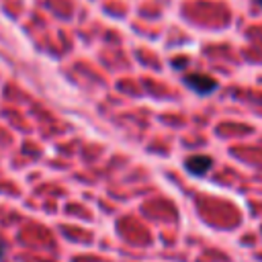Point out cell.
I'll return each mask as SVG.
<instances>
[{"instance_id": "cell-1", "label": "cell", "mask_w": 262, "mask_h": 262, "mask_svg": "<svg viewBox=\"0 0 262 262\" xmlns=\"http://www.w3.org/2000/svg\"><path fill=\"white\" fill-rule=\"evenodd\" d=\"M184 84H186L194 94H201V96L213 94V92L219 88V82H217L213 76H209V74H201V72L186 74V76H184Z\"/></svg>"}, {"instance_id": "cell-2", "label": "cell", "mask_w": 262, "mask_h": 262, "mask_svg": "<svg viewBox=\"0 0 262 262\" xmlns=\"http://www.w3.org/2000/svg\"><path fill=\"white\" fill-rule=\"evenodd\" d=\"M184 168L192 174V176H205L211 168H213V160L205 154H194L190 158H186L184 162Z\"/></svg>"}, {"instance_id": "cell-3", "label": "cell", "mask_w": 262, "mask_h": 262, "mask_svg": "<svg viewBox=\"0 0 262 262\" xmlns=\"http://www.w3.org/2000/svg\"><path fill=\"white\" fill-rule=\"evenodd\" d=\"M256 2H258V4H260V6H262V0H256Z\"/></svg>"}, {"instance_id": "cell-4", "label": "cell", "mask_w": 262, "mask_h": 262, "mask_svg": "<svg viewBox=\"0 0 262 262\" xmlns=\"http://www.w3.org/2000/svg\"><path fill=\"white\" fill-rule=\"evenodd\" d=\"M0 258H2V248H0Z\"/></svg>"}]
</instances>
